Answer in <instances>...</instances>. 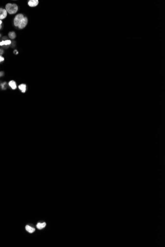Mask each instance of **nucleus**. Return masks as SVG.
<instances>
[{
	"label": "nucleus",
	"instance_id": "nucleus-1",
	"mask_svg": "<svg viewBox=\"0 0 165 247\" xmlns=\"http://www.w3.org/2000/svg\"><path fill=\"white\" fill-rule=\"evenodd\" d=\"M5 9L10 15H16L19 10L18 6L15 3H8L5 5Z\"/></svg>",
	"mask_w": 165,
	"mask_h": 247
},
{
	"label": "nucleus",
	"instance_id": "nucleus-2",
	"mask_svg": "<svg viewBox=\"0 0 165 247\" xmlns=\"http://www.w3.org/2000/svg\"><path fill=\"white\" fill-rule=\"evenodd\" d=\"M24 17V14L22 13H18L15 15L13 19V25L14 27L15 28H18L19 25Z\"/></svg>",
	"mask_w": 165,
	"mask_h": 247
},
{
	"label": "nucleus",
	"instance_id": "nucleus-3",
	"mask_svg": "<svg viewBox=\"0 0 165 247\" xmlns=\"http://www.w3.org/2000/svg\"><path fill=\"white\" fill-rule=\"evenodd\" d=\"M8 16V13L4 8L0 7V20H4L6 19Z\"/></svg>",
	"mask_w": 165,
	"mask_h": 247
},
{
	"label": "nucleus",
	"instance_id": "nucleus-4",
	"mask_svg": "<svg viewBox=\"0 0 165 247\" xmlns=\"http://www.w3.org/2000/svg\"><path fill=\"white\" fill-rule=\"evenodd\" d=\"M28 18L27 16H25V17H24V18L22 19V20L20 22V23L19 25L18 28L19 30H22V29H24L27 26V25H28Z\"/></svg>",
	"mask_w": 165,
	"mask_h": 247
},
{
	"label": "nucleus",
	"instance_id": "nucleus-5",
	"mask_svg": "<svg viewBox=\"0 0 165 247\" xmlns=\"http://www.w3.org/2000/svg\"><path fill=\"white\" fill-rule=\"evenodd\" d=\"M39 4L38 0H29L28 1L27 4L30 8H35L38 6Z\"/></svg>",
	"mask_w": 165,
	"mask_h": 247
},
{
	"label": "nucleus",
	"instance_id": "nucleus-6",
	"mask_svg": "<svg viewBox=\"0 0 165 247\" xmlns=\"http://www.w3.org/2000/svg\"><path fill=\"white\" fill-rule=\"evenodd\" d=\"M12 44L11 40L9 39H7L6 40H2L0 42V46L1 47H5L10 45Z\"/></svg>",
	"mask_w": 165,
	"mask_h": 247
},
{
	"label": "nucleus",
	"instance_id": "nucleus-7",
	"mask_svg": "<svg viewBox=\"0 0 165 247\" xmlns=\"http://www.w3.org/2000/svg\"><path fill=\"white\" fill-rule=\"evenodd\" d=\"M8 37L9 39V40H15L16 38V37H17V36H16V33L14 31H9L8 33Z\"/></svg>",
	"mask_w": 165,
	"mask_h": 247
},
{
	"label": "nucleus",
	"instance_id": "nucleus-8",
	"mask_svg": "<svg viewBox=\"0 0 165 247\" xmlns=\"http://www.w3.org/2000/svg\"><path fill=\"white\" fill-rule=\"evenodd\" d=\"M8 85L12 90H15L16 88H17V85H16V82L13 80H11L9 81L8 83Z\"/></svg>",
	"mask_w": 165,
	"mask_h": 247
},
{
	"label": "nucleus",
	"instance_id": "nucleus-9",
	"mask_svg": "<svg viewBox=\"0 0 165 247\" xmlns=\"http://www.w3.org/2000/svg\"><path fill=\"white\" fill-rule=\"evenodd\" d=\"M18 87V89H19V90L21 91V92L22 93H25L26 92V90H27V86H26V85L25 84H22L19 85Z\"/></svg>",
	"mask_w": 165,
	"mask_h": 247
},
{
	"label": "nucleus",
	"instance_id": "nucleus-10",
	"mask_svg": "<svg viewBox=\"0 0 165 247\" xmlns=\"http://www.w3.org/2000/svg\"><path fill=\"white\" fill-rule=\"evenodd\" d=\"M25 228H26L27 231L28 232L30 233H33V232H34L35 230L34 228H33V227H31V226H30L29 225H26Z\"/></svg>",
	"mask_w": 165,
	"mask_h": 247
},
{
	"label": "nucleus",
	"instance_id": "nucleus-11",
	"mask_svg": "<svg viewBox=\"0 0 165 247\" xmlns=\"http://www.w3.org/2000/svg\"><path fill=\"white\" fill-rule=\"evenodd\" d=\"M46 225V223L45 222H43V223H38L37 224V227L39 229H43V228H44Z\"/></svg>",
	"mask_w": 165,
	"mask_h": 247
},
{
	"label": "nucleus",
	"instance_id": "nucleus-12",
	"mask_svg": "<svg viewBox=\"0 0 165 247\" xmlns=\"http://www.w3.org/2000/svg\"><path fill=\"white\" fill-rule=\"evenodd\" d=\"M7 85H8L6 82H3V83L1 84V88L3 90H5L7 88Z\"/></svg>",
	"mask_w": 165,
	"mask_h": 247
},
{
	"label": "nucleus",
	"instance_id": "nucleus-13",
	"mask_svg": "<svg viewBox=\"0 0 165 247\" xmlns=\"http://www.w3.org/2000/svg\"><path fill=\"white\" fill-rule=\"evenodd\" d=\"M5 60V57L3 55H0V64L4 62Z\"/></svg>",
	"mask_w": 165,
	"mask_h": 247
},
{
	"label": "nucleus",
	"instance_id": "nucleus-14",
	"mask_svg": "<svg viewBox=\"0 0 165 247\" xmlns=\"http://www.w3.org/2000/svg\"><path fill=\"white\" fill-rule=\"evenodd\" d=\"M3 27V21L0 20V31L2 30Z\"/></svg>",
	"mask_w": 165,
	"mask_h": 247
},
{
	"label": "nucleus",
	"instance_id": "nucleus-15",
	"mask_svg": "<svg viewBox=\"0 0 165 247\" xmlns=\"http://www.w3.org/2000/svg\"><path fill=\"white\" fill-rule=\"evenodd\" d=\"M5 53V51L3 48H0V55H3Z\"/></svg>",
	"mask_w": 165,
	"mask_h": 247
},
{
	"label": "nucleus",
	"instance_id": "nucleus-16",
	"mask_svg": "<svg viewBox=\"0 0 165 247\" xmlns=\"http://www.w3.org/2000/svg\"><path fill=\"white\" fill-rule=\"evenodd\" d=\"M13 54L14 55H18V53H19V52H18V51L17 50V49H14V50L13 51Z\"/></svg>",
	"mask_w": 165,
	"mask_h": 247
},
{
	"label": "nucleus",
	"instance_id": "nucleus-17",
	"mask_svg": "<svg viewBox=\"0 0 165 247\" xmlns=\"http://www.w3.org/2000/svg\"><path fill=\"white\" fill-rule=\"evenodd\" d=\"M4 75H5V73L4 72H3V71L0 72V77H3L4 76Z\"/></svg>",
	"mask_w": 165,
	"mask_h": 247
},
{
	"label": "nucleus",
	"instance_id": "nucleus-18",
	"mask_svg": "<svg viewBox=\"0 0 165 247\" xmlns=\"http://www.w3.org/2000/svg\"><path fill=\"white\" fill-rule=\"evenodd\" d=\"M2 37V34L1 33H0V39H1Z\"/></svg>",
	"mask_w": 165,
	"mask_h": 247
}]
</instances>
